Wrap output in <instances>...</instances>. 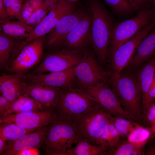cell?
Here are the masks:
<instances>
[{
	"mask_svg": "<svg viewBox=\"0 0 155 155\" xmlns=\"http://www.w3.org/2000/svg\"><path fill=\"white\" fill-rule=\"evenodd\" d=\"M133 73L127 69L119 73L110 71L107 81L127 114L144 126L141 93Z\"/></svg>",
	"mask_w": 155,
	"mask_h": 155,
	"instance_id": "6da1fadb",
	"label": "cell"
},
{
	"mask_svg": "<svg viewBox=\"0 0 155 155\" xmlns=\"http://www.w3.org/2000/svg\"><path fill=\"white\" fill-rule=\"evenodd\" d=\"M89 3L92 17L90 46L99 64L102 67L106 66L113 30L116 22L100 1L89 0Z\"/></svg>",
	"mask_w": 155,
	"mask_h": 155,
	"instance_id": "7a4b0ae2",
	"label": "cell"
},
{
	"mask_svg": "<svg viewBox=\"0 0 155 155\" xmlns=\"http://www.w3.org/2000/svg\"><path fill=\"white\" fill-rule=\"evenodd\" d=\"M113 116L109 111L98 104L79 115L72 124L82 138L99 146L100 138L106 124Z\"/></svg>",
	"mask_w": 155,
	"mask_h": 155,
	"instance_id": "3957f363",
	"label": "cell"
},
{
	"mask_svg": "<svg viewBox=\"0 0 155 155\" xmlns=\"http://www.w3.org/2000/svg\"><path fill=\"white\" fill-rule=\"evenodd\" d=\"M98 104L85 90L73 87L61 89L54 111L57 119L72 123L79 115Z\"/></svg>",
	"mask_w": 155,
	"mask_h": 155,
	"instance_id": "277c9868",
	"label": "cell"
},
{
	"mask_svg": "<svg viewBox=\"0 0 155 155\" xmlns=\"http://www.w3.org/2000/svg\"><path fill=\"white\" fill-rule=\"evenodd\" d=\"M82 139L72 123L57 119L50 124L42 147L46 155H64Z\"/></svg>",
	"mask_w": 155,
	"mask_h": 155,
	"instance_id": "5b68a950",
	"label": "cell"
},
{
	"mask_svg": "<svg viewBox=\"0 0 155 155\" xmlns=\"http://www.w3.org/2000/svg\"><path fill=\"white\" fill-rule=\"evenodd\" d=\"M154 17V8H146L140 11L135 16L130 19L116 23L113 30L108 57L119 46L133 37Z\"/></svg>",
	"mask_w": 155,
	"mask_h": 155,
	"instance_id": "8992f818",
	"label": "cell"
},
{
	"mask_svg": "<svg viewBox=\"0 0 155 155\" xmlns=\"http://www.w3.org/2000/svg\"><path fill=\"white\" fill-rule=\"evenodd\" d=\"M75 87L84 90L105 81L109 71H106L98 63L91 46L86 48L83 57L75 67Z\"/></svg>",
	"mask_w": 155,
	"mask_h": 155,
	"instance_id": "52a82bcc",
	"label": "cell"
},
{
	"mask_svg": "<svg viewBox=\"0 0 155 155\" xmlns=\"http://www.w3.org/2000/svg\"><path fill=\"white\" fill-rule=\"evenodd\" d=\"M85 49L77 51L61 48L47 52L40 62L28 73L61 71L75 66L82 60Z\"/></svg>",
	"mask_w": 155,
	"mask_h": 155,
	"instance_id": "ba28073f",
	"label": "cell"
},
{
	"mask_svg": "<svg viewBox=\"0 0 155 155\" xmlns=\"http://www.w3.org/2000/svg\"><path fill=\"white\" fill-rule=\"evenodd\" d=\"M45 36L36 38L28 43L17 55L10 61L4 68L8 74H23L38 65L44 55Z\"/></svg>",
	"mask_w": 155,
	"mask_h": 155,
	"instance_id": "9c48e42d",
	"label": "cell"
},
{
	"mask_svg": "<svg viewBox=\"0 0 155 155\" xmlns=\"http://www.w3.org/2000/svg\"><path fill=\"white\" fill-rule=\"evenodd\" d=\"M155 26V17L129 40L119 46L108 57L111 71L120 73L129 65L142 40Z\"/></svg>",
	"mask_w": 155,
	"mask_h": 155,
	"instance_id": "30bf717a",
	"label": "cell"
},
{
	"mask_svg": "<svg viewBox=\"0 0 155 155\" xmlns=\"http://www.w3.org/2000/svg\"><path fill=\"white\" fill-rule=\"evenodd\" d=\"M87 11L84 8L80 7L62 17L45 35L44 50L47 52L60 49L67 36Z\"/></svg>",
	"mask_w": 155,
	"mask_h": 155,
	"instance_id": "8fae6325",
	"label": "cell"
},
{
	"mask_svg": "<svg viewBox=\"0 0 155 155\" xmlns=\"http://www.w3.org/2000/svg\"><path fill=\"white\" fill-rule=\"evenodd\" d=\"M57 116L54 109L13 113L0 118V122L15 124L24 128L35 130L39 127L55 121Z\"/></svg>",
	"mask_w": 155,
	"mask_h": 155,
	"instance_id": "7c38bea8",
	"label": "cell"
},
{
	"mask_svg": "<svg viewBox=\"0 0 155 155\" xmlns=\"http://www.w3.org/2000/svg\"><path fill=\"white\" fill-rule=\"evenodd\" d=\"M76 9L75 6L69 0H58L44 19L33 28L29 37L21 41L22 44L25 46L34 40L46 35L62 17Z\"/></svg>",
	"mask_w": 155,
	"mask_h": 155,
	"instance_id": "4fadbf2b",
	"label": "cell"
},
{
	"mask_svg": "<svg viewBox=\"0 0 155 155\" xmlns=\"http://www.w3.org/2000/svg\"><path fill=\"white\" fill-rule=\"evenodd\" d=\"M75 67L59 71L48 73H26L24 74L26 82L28 83L44 85L66 89L75 87Z\"/></svg>",
	"mask_w": 155,
	"mask_h": 155,
	"instance_id": "5bb4252c",
	"label": "cell"
},
{
	"mask_svg": "<svg viewBox=\"0 0 155 155\" xmlns=\"http://www.w3.org/2000/svg\"><path fill=\"white\" fill-rule=\"evenodd\" d=\"M92 14L87 11L65 37L61 47L81 51L90 46Z\"/></svg>",
	"mask_w": 155,
	"mask_h": 155,
	"instance_id": "9a60e30c",
	"label": "cell"
},
{
	"mask_svg": "<svg viewBox=\"0 0 155 155\" xmlns=\"http://www.w3.org/2000/svg\"><path fill=\"white\" fill-rule=\"evenodd\" d=\"M85 90L99 104L109 111L113 116L134 121L122 107L107 81L99 83Z\"/></svg>",
	"mask_w": 155,
	"mask_h": 155,
	"instance_id": "2e32d148",
	"label": "cell"
},
{
	"mask_svg": "<svg viewBox=\"0 0 155 155\" xmlns=\"http://www.w3.org/2000/svg\"><path fill=\"white\" fill-rule=\"evenodd\" d=\"M50 124L26 133L15 141H8V148L1 155H18L22 150L42 147Z\"/></svg>",
	"mask_w": 155,
	"mask_h": 155,
	"instance_id": "e0dca14e",
	"label": "cell"
},
{
	"mask_svg": "<svg viewBox=\"0 0 155 155\" xmlns=\"http://www.w3.org/2000/svg\"><path fill=\"white\" fill-rule=\"evenodd\" d=\"M61 92L59 88L40 84L26 83L23 93L27 94L39 102L44 109L54 110Z\"/></svg>",
	"mask_w": 155,
	"mask_h": 155,
	"instance_id": "ac0fdd59",
	"label": "cell"
},
{
	"mask_svg": "<svg viewBox=\"0 0 155 155\" xmlns=\"http://www.w3.org/2000/svg\"><path fill=\"white\" fill-rule=\"evenodd\" d=\"M155 54V26L141 41L126 69L134 72Z\"/></svg>",
	"mask_w": 155,
	"mask_h": 155,
	"instance_id": "d6986e66",
	"label": "cell"
},
{
	"mask_svg": "<svg viewBox=\"0 0 155 155\" xmlns=\"http://www.w3.org/2000/svg\"><path fill=\"white\" fill-rule=\"evenodd\" d=\"M24 74L18 73H3L0 76V93L9 101L11 105L23 94V88L26 83Z\"/></svg>",
	"mask_w": 155,
	"mask_h": 155,
	"instance_id": "ffe728a7",
	"label": "cell"
},
{
	"mask_svg": "<svg viewBox=\"0 0 155 155\" xmlns=\"http://www.w3.org/2000/svg\"><path fill=\"white\" fill-rule=\"evenodd\" d=\"M136 71L134 75L141 93L144 115L146 111L149 90L155 73V54Z\"/></svg>",
	"mask_w": 155,
	"mask_h": 155,
	"instance_id": "44dd1931",
	"label": "cell"
},
{
	"mask_svg": "<svg viewBox=\"0 0 155 155\" xmlns=\"http://www.w3.org/2000/svg\"><path fill=\"white\" fill-rule=\"evenodd\" d=\"M33 28L19 21L10 20L0 21V33L18 40L28 37Z\"/></svg>",
	"mask_w": 155,
	"mask_h": 155,
	"instance_id": "7402d4cb",
	"label": "cell"
},
{
	"mask_svg": "<svg viewBox=\"0 0 155 155\" xmlns=\"http://www.w3.org/2000/svg\"><path fill=\"white\" fill-rule=\"evenodd\" d=\"M44 109L42 105L29 95L24 94L16 100L1 117L10 114L20 113Z\"/></svg>",
	"mask_w": 155,
	"mask_h": 155,
	"instance_id": "603a6c76",
	"label": "cell"
},
{
	"mask_svg": "<svg viewBox=\"0 0 155 155\" xmlns=\"http://www.w3.org/2000/svg\"><path fill=\"white\" fill-rule=\"evenodd\" d=\"M109 155L105 147L96 146L88 140L82 139L75 146L67 150L64 155Z\"/></svg>",
	"mask_w": 155,
	"mask_h": 155,
	"instance_id": "cb8c5ba5",
	"label": "cell"
},
{
	"mask_svg": "<svg viewBox=\"0 0 155 155\" xmlns=\"http://www.w3.org/2000/svg\"><path fill=\"white\" fill-rule=\"evenodd\" d=\"M111 119L106 124L99 143V146L107 149L109 155H112L121 140L120 135L112 123Z\"/></svg>",
	"mask_w": 155,
	"mask_h": 155,
	"instance_id": "d4e9b609",
	"label": "cell"
},
{
	"mask_svg": "<svg viewBox=\"0 0 155 155\" xmlns=\"http://www.w3.org/2000/svg\"><path fill=\"white\" fill-rule=\"evenodd\" d=\"M34 131L24 128L12 123H0V137L5 141H15L25 134Z\"/></svg>",
	"mask_w": 155,
	"mask_h": 155,
	"instance_id": "484cf974",
	"label": "cell"
},
{
	"mask_svg": "<svg viewBox=\"0 0 155 155\" xmlns=\"http://www.w3.org/2000/svg\"><path fill=\"white\" fill-rule=\"evenodd\" d=\"M18 40L12 38L0 33V66L4 68L9 62L10 56L12 53Z\"/></svg>",
	"mask_w": 155,
	"mask_h": 155,
	"instance_id": "4316f807",
	"label": "cell"
},
{
	"mask_svg": "<svg viewBox=\"0 0 155 155\" xmlns=\"http://www.w3.org/2000/svg\"><path fill=\"white\" fill-rule=\"evenodd\" d=\"M152 135L148 129L137 123L128 135L127 140L137 145L145 147Z\"/></svg>",
	"mask_w": 155,
	"mask_h": 155,
	"instance_id": "83f0119b",
	"label": "cell"
},
{
	"mask_svg": "<svg viewBox=\"0 0 155 155\" xmlns=\"http://www.w3.org/2000/svg\"><path fill=\"white\" fill-rule=\"evenodd\" d=\"M55 4V2L52 0L43 5L33 12L25 24L34 28L44 19Z\"/></svg>",
	"mask_w": 155,
	"mask_h": 155,
	"instance_id": "f1b7e54d",
	"label": "cell"
},
{
	"mask_svg": "<svg viewBox=\"0 0 155 155\" xmlns=\"http://www.w3.org/2000/svg\"><path fill=\"white\" fill-rule=\"evenodd\" d=\"M144 147L137 145L127 140H121L113 152V155H144Z\"/></svg>",
	"mask_w": 155,
	"mask_h": 155,
	"instance_id": "f546056e",
	"label": "cell"
},
{
	"mask_svg": "<svg viewBox=\"0 0 155 155\" xmlns=\"http://www.w3.org/2000/svg\"><path fill=\"white\" fill-rule=\"evenodd\" d=\"M111 121L121 138H126L132 129L138 123L125 118L113 116Z\"/></svg>",
	"mask_w": 155,
	"mask_h": 155,
	"instance_id": "4dcf8cb0",
	"label": "cell"
},
{
	"mask_svg": "<svg viewBox=\"0 0 155 155\" xmlns=\"http://www.w3.org/2000/svg\"><path fill=\"white\" fill-rule=\"evenodd\" d=\"M113 11L119 15L124 16L134 10L127 0H104Z\"/></svg>",
	"mask_w": 155,
	"mask_h": 155,
	"instance_id": "1f68e13d",
	"label": "cell"
},
{
	"mask_svg": "<svg viewBox=\"0 0 155 155\" xmlns=\"http://www.w3.org/2000/svg\"><path fill=\"white\" fill-rule=\"evenodd\" d=\"M9 20L16 19L21 22V13L22 7L21 0H3Z\"/></svg>",
	"mask_w": 155,
	"mask_h": 155,
	"instance_id": "d6a6232c",
	"label": "cell"
},
{
	"mask_svg": "<svg viewBox=\"0 0 155 155\" xmlns=\"http://www.w3.org/2000/svg\"><path fill=\"white\" fill-rule=\"evenodd\" d=\"M144 126L148 129L155 136V103H152L148 107L144 115Z\"/></svg>",
	"mask_w": 155,
	"mask_h": 155,
	"instance_id": "836d02e7",
	"label": "cell"
},
{
	"mask_svg": "<svg viewBox=\"0 0 155 155\" xmlns=\"http://www.w3.org/2000/svg\"><path fill=\"white\" fill-rule=\"evenodd\" d=\"M134 11H138L144 9L154 8L152 0H127Z\"/></svg>",
	"mask_w": 155,
	"mask_h": 155,
	"instance_id": "e575fe53",
	"label": "cell"
},
{
	"mask_svg": "<svg viewBox=\"0 0 155 155\" xmlns=\"http://www.w3.org/2000/svg\"><path fill=\"white\" fill-rule=\"evenodd\" d=\"M155 100V73L149 90L146 104V114L148 107Z\"/></svg>",
	"mask_w": 155,
	"mask_h": 155,
	"instance_id": "d590c367",
	"label": "cell"
},
{
	"mask_svg": "<svg viewBox=\"0 0 155 155\" xmlns=\"http://www.w3.org/2000/svg\"><path fill=\"white\" fill-rule=\"evenodd\" d=\"M10 102L0 93V118L10 108Z\"/></svg>",
	"mask_w": 155,
	"mask_h": 155,
	"instance_id": "8d00e7d4",
	"label": "cell"
},
{
	"mask_svg": "<svg viewBox=\"0 0 155 155\" xmlns=\"http://www.w3.org/2000/svg\"><path fill=\"white\" fill-rule=\"evenodd\" d=\"M34 11L25 4L22 5L21 13V22L25 24Z\"/></svg>",
	"mask_w": 155,
	"mask_h": 155,
	"instance_id": "74e56055",
	"label": "cell"
},
{
	"mask_svg": "<svg viewBox=\"0 0 155 155\" xmlns=\"http://www.w3.org/2000/svg\"><path fill=\"white\" fill-rule=\"evenodd\" d=\"M147 144L148 145L147 148L145 150L144 155H155V136L154 135H153V136H151Z\"/></svg>",
	"mask_w": 155,
	"mask_h": 155,
	"instance_id": "f35d334b",
	"label": "cell"
},
{
	"mask_svg": "<svg viewBox=\"0 0 155 155\" xmlns=\"http://www.w3.org/2000/svg\"><path fill=\"white\" fill-rule=\"evenodd\" d=\"M0 20H9L3 0H0Z\"/></svg>",
	"mask_w": 155,
	"mask_h": 155,
	"instance_id": "ab89813d",
	"label": "cell"
},
{
	"mask_svg": "<svg viewBox=\"0 0 155 155\" xmlns=\"http://www.w3.org/2000/svg\"><path fill=\"white\" fill-rule=\"evenodd\" d=\"M38 149L33 148L25 149L20 152L18 155H38L39 152Z\"/></svg>",
	"mask_w": 155,
	"mask_h": 155,
	"instance_id": "60d3db41",
	"label": "cell"
},
{
	"mask_svg": "<svg viewBox=\"0 0 155 155\" xmlns=\"http://www.w3.org/2000/svg\"><path fill=\"white\" fill-rule=\"evenodd\" d=\"M5 141L0 137V155L2 154L7 149L8 145L7 144Z\"/></svg>",
	"mask_w": 155,
	"mask_h": 155,
	"instance_id": "b9f144b4",
	"label": "cell"
},
{
	"mask_svg": "<svg viewBox=\"0 0 155 155\" xmlns=\"http://www.w3.org/2000/svg\"><path fill=\"white\" fill-rule=\"evenodd\" d=\"M153 2L154 5V8L155 9V0H152Z\"/></svg>",
	"mask_w": 155,
	"mask_h": 155,
	"instance_id": "7bdbcfd3",
	"label": "cell"
},
{
	"mask_svg": "<svg viewBox=\"0 0 155 155\" xmlns=\"http://www.w3.org/2000/svg\"><path fill=\"white\" fill-rule=\"evenodd\" d=\"M22 2H25V3L29 0H21Z\"/></svg>",
	"mask_w": 155,
	"mask_h": 155,
	"instance_id": "ee69618b",
	"label": "cell"
},
{
	"mask_svg": "<svg viewBox=\"0 0 155 155\" xmlns=\"http://www.w3.org/2000/svg\"></svg>",
	"mask_w": 155,
	"mask_h": 155,
	"instance_id": "f6af8a7d",
	"label": "cell"
}]
</instances>
